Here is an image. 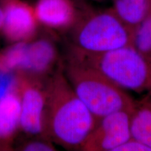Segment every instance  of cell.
Returning a JSON list of instances; mask_svg holds the SVG:
<instances>
[{
	"label": "cell",
	"instance_id": "6da1fadb",
	"mask_svg": "<svg viewBox=\"0 0 151 151\" xmlns=\"http://www.w3.org/2000/svg\"><path fill=\"white\" fill-rule=\"evenodd\" d=\"M43 133L65 148L81 150L99 122L76 94L62 65L47 83Z\"/></svg>",
	"mask_w": 151,
	"mask_h": 151
},
{
	"label": "cell",
	"instance_id": "7a4b0ae2",
	"mask_svg": "<svg viewBox=\"0 0 151 151\" xmlns=\"http://www.w3.org/2000/svg\"><path fill=\"white\" fill-rule=\"evenodd\" d=\"M62 67L76 94L97 119L118 111L134 110L137 101L95 69L69 58Z\"/></svg>",
	"mask_w": 151,
	"mask_h": 151
},
{
	"label": "cell",
	"instance_id": "3957f363",
	"mask_svg": "<svg viewBox=\"0 0 151 151\" xmlns=\"http://www.w3.org/2000/svg\"><path fill=\"white\" fill-rule=\"evenodd\" d=\"M69 58L95 69L122 89L151 92V65L132 45L99 53L71 47Z\"/></svg>",
	"mask_w": 151,
	"mask_h": 151
},
{
	"label": "cell",
	"instance_id": "277c9868",
	"mask_svg": "<svg viewBox=\"0 0 151 151\" xmlns=\"http://www.w3.org/2000/svg\"><path fill=\"white\" fill-rule=\"evenodd\" d=\"M73 28L72 48L90 53L132 45L134 30L112 9L81 16Z\"/></svg>",
	"mask_w": 151,
	"mask_h": 151
},
{
	"label": "cell",
	"instance_id": "5b68a950",
	"mask_svg": "<svg viewBox=\"0 0 151 151\" xmlns=\"http://www.w3.org/2000/svg\"><path fill=\"white\" fill-rule=\"evenodd\" d=\"M17 93L20 104V127L31 135L43 133L46 88L35 76L18 73Z\"/></svg>",
	"mask_w": 151,
	"mask_h": 151
},
{
	"label": "cell",
	"instance_id": "8992f818",
	"mask_svg": "<svg viewBox=\"0 0 151 151\" xmlns=\"http://www.w3.org/2000/svg\"><path fill=\"white\" fill-rule=\"evenodd\" d=\"M131 112L121 111L100 118L81 150L114 151L117 147L132 138Z\"/></svg>",
	"mask_w": 151,
	"mask_h": 151
},
{
	"label": "cell",
	"instance_id": "52a82bcc",
	"mask_svg": "<svg viewBox=\"0 0 151 151\" xmlns=\"http://www.w3.org/2000/svg\"><path fill=\"white\" fill-rule=\"evenodd\" d=\"M1 31L13 42L27 41L35 35L39 23L34 7L22 0H4Z\"/></svg>",
	"mask_w": 151,
	"mask_h": 151
},
{
	"label": "cell",
	"instance_id": "ba28073f",
	"mask_svg": "<svg viewBox=\"0 0 151 151\" xmlns=\"http://www.w3.org/2000/svg\"><path fill=\"white\" fill-rule=\"evenodd\" d=\"M34 10L38 22L55 30L73 28L81 16L73 0H38Z\"/></svg>",
	"mask_w": 151,
	"mask_h": 151
},
{
	"label": "cell",
	"instance_id": "9c48e42d",
	"mask_svg": "<svg viewBox=\"0 0 151 151\" xmlns=\"http://www.w3.org/2000/svg\"><path fill=\"white\" fill-rule=\"evenodd\" d=\"M58 56L56 47L50 39L26 41L21 70L18 73L35 77L46 73L56 64Z\"/></svg>",
	"mask_w": 151,
	"mask_h": 151
},
{
	"label": "cell",
	"instance_id": "30bf717a",
	"mask_svg": "<svg viewBox=\"0 0 151 151\" xmlns=\"http://www.w3.org/2000/svg\"><path fill=\"white\" fill-rule=\"evenodd\" d=\"M20 104L17 91L0 100V148H6L20 127Z\"/></svg>",
	"mask_w": 151,
	"mask_h": 151
},
{
	"label": "cell",
	"instance_id": "8fae6325",
	"mask_svg": "<svg viewBox=\"0 0 151 151\" xmlns=\"http://www.w3.org/2000/svg\"><path fill=\"white\" fill-rule=\"evenodd\" d=\"M111 9L132 29L151 14V0H113Z\"/></svg>",
	"mask_w": 151,
	"mask_h": 151
},
{
	"label": "cell",
	"instance_id": "7c38bea8",
	"mask_svg": "<svg viewBox=\"0 0 151 151\" xmlns=\"http://www.w3.org/2000/svg\"><path fill=\"white\" fill-rule=\"evenodd\" d=\"M130 132L132 139L151 148V107L143 99L137 101L132 113Z\"/></svg>",
	"mask_w": 151,
	"mask_h": 151
},
{
	"label": "cell",
	"instance_id": "4fadbf2b",
	"mask_svg": "<svg viewBox=\"0 0 151 151\" xmlns=\"http://www.w3.org/2000/svg\"><path fill=\"white\" fill-rule=\"evenodd\" d=\"M132 46L151 65V14L134 29Z\"/></svg>",
	"mask_w": 151,
	"mask_h": 151
},
{
	"label": "cell",
	"instance_id": "5bb4252c",
	"mask_svg": "<svg viewBox=\"0 0 151 151\" xmlns=\"http://www.w3.org/2000/svg\"><path fill=\"white\" fill-rule=\"evenodd\" d=\"M18 81V73L5 67L0 62V100L16 91Z\"/></svg>",
	"mask_w": 151,
	"mask_h": 151
},
{
	"label": "cell",
	"instance_id": "9a60e30c",
	"mask_svg": "<svg viewBox=\"0 0 151 151\" xmlns=\"http://www.w3.org/2000/svg\"><path fill=\"white\" fill-rule=\"evenodd\" d=\"M114 151H151V148L144 143L131 138L117 147Z\"/></svg>",
	"mask_w": 151,
	"mask_h": 151
},
{
	"label": "cell",
	"instance_id": "2e32d148",
	"mask_svg": "<svg viewBox=\"0 0 151 151\" xmlns=\"http://www.w3.org/2000/svg\"><path fill=\"white\" fill-rule=\"evenodd\" d=\"M25 151H52L55 148L52 143L48 141H33L24 144L22 148Z\"/></svg>",
	"mask_w": 151,
	"mask_h": 151
},
{
	"label": "cell",
	"instance_id": "e0dca14e",
	"mask_svg": "<svg viewBox=\"0 0 151 151\" xmlns=\"http://www.w3.org/2000/svg\"><path fill=\"white\" fill-rule=\"evenodd\" d=\"M4 20V11L2 6H0V30H1Z\"/></svg>",
	"mask_w": 151,
	"mask_h": 151
},
{
	"label": "cell",
	"instance_id": "ac0fdd59",
	"mask_svg": "<svg viewBox=\"0 0 151 151\" xmlns=\"http://www.w3.org/2000/svg\"><path fill=\"white\" fill-rule=\"evenodd\" d=\"M151 107V92L150 93L146 94V97H144V99H143Z\"/></svg>",
	"mask_w": 151,
	"mask_h": 151
},
{
	"label": "cell",
	"instance_id": "d6986e66",
	"mask_svg": "<svg viewBox=\"0 0 151 151\" xmlns=\"http://www.w3.org/2000/svg\"><path fill=\"white\" fill-rule=\"evenodd\" d=\"M95 1H103V0H95Z\"/></svg>",
	"mask_w": 151,
	"mask_h": 151
}]
</instances>
